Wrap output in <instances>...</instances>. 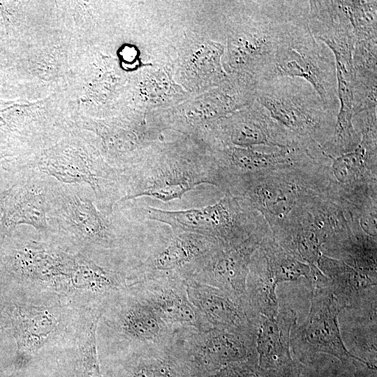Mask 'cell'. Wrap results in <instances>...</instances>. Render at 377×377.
Segmentation results:
<instances>
[{
	"mask_svg": "<svg viewBox=\"0 0 377 377\" xmlns=\"http://www.w3.org/2000/svg\"><path fill=\"white\" fill-rule=\"evenodd\" d=\"M309 283L310 309L290 340L300 362L319 353L332 355L341 363L353 360L367 362L352 354L343 341L338 318L346 307L333 293L327 277L318 270Z\"/></svg>",
	"mask_w": 377,
	"mask_h": 377,
	"instance_id": "obj_9",
	"label": "cell"
},
{
	"mask_svg": "<svg viewBox=\"0 0 377 377\" xmlns=\"http://www.w3.org/2000/svg\"><path fill=\"white\" fill-rule=\"evenodd\" d=\"M147 218L169 226L175 234L189 232L215 239L222 246L240 244L265 223L256 212L243 207L229 193L214 205L179 211L153 207L146 209Z\"/></svg>",
	"mask_w": 377,
	"mask_h": 377,
	"instance_id": "obj_7",
	"label": "cell"
},
{
	"mask_svg": "<svg viewBox=\"0 0 377 377\" xmlns=\"http://www.w3.org/2000/svg\"><path fill=\"white\" fill-rule=\"evenodd\" d=\"M269 230L265 222L254 235L243 242L231 246H218L203 260L190 281L222 290L246 306V280L251 257Z\"/></svg>",
	"mask_w": 377,
	"mask_h": 377,
	"instance_id": "obj_15",
	"label": "cell"
},
{
	"mask_svg": "<svg viewBox=\"0 0 377 377\" xmlns=\"http://www.w3.org/2000/svg\"><path fill=\"white\" fill-rule=\"evenodd\" d=\"M219 245L215 239L203 235L173 233L166 244L139 266L133 277L135 283L163 277L190 281L203 260Z\"/></svg>",
	"mask_w": 377,
	"mask_h": 377,
	"instance_id": "obj_16",
	"label": "cell"
},
{
	"mask_svg": "<svg viewBox=\"0 0 377 377\" xmlns=\"http://www.w3.org/2000/svg\"><path fill=\"white\" fill-rule=\"evenodd\" d=\"M36 167L64 183L84 182L109 212L124 196L125 177L85 146L64 141L43 150Z\"/></svg>",
	"mask_w": 377,
	"mask_h": 377,
	"instance_id": "obj_8",
	"label": "cell"
},
{
	"mask_svg": "<svg viewBox=\"0 0 377 377\" xmlns=\"http://www.w3.org/2000/svg\"><path fill=\"white\" fill-rule=\"evenodd\" d=\"M0 377H10V376L5 375L1 371H0Z\"/></svg>",
	"mask_w": 377,
	"mask_h": 377,
	"instance_id": "obj_34",
	"label": "cell"
},
{
	"mask_svg": "<svg viewBox=\"0 0 377 377\" xmlns=\"http://www.w3.org/2000/svg\"><path fill=\"white\" fill-rule=\"evenodd\" d=\"M104 308L89 309L77 337L81 377H103L97 351L96 330Z\"/></svg>",
	"mask_w": 377,
	"mask_h": 377,
	"instance_id": "obj_27",
	"label": "cell"
},
{
	"mask_svg": "<svg viewBox=\"0 0 377 377\" xmlns=\"http://www.w3.org/2000/svg\"><path fill=\"white\" fill-rule=\"evenodd\" d=\"M212 377H276L262 369L258 364L257 357L230 364Z\"/></svg>",
	"mask_w": 377,
	"mask_h": 377,
	"instance_id": "obj_29",
	"label": "cell"
},
{
	"mask_svg": "<svg viewBox=\"0 0 377 377\" xmlns=\"http://www.w3.org/2000/svg\"><path fill=\"white\" fill-rule=\"evenodd\" d=\"M331 163L325 157L242 177L226 193L258 213L272 232L297 205L329 190Z\"/></svg>",
	"mask_w": 377,
	"mask_h": 377,
	"instance_id": "obj_1",
	"label": "cell"
},
{
	"mask_svg": "<svg viewBox=\"0 0 377 377\" xmlns=\"http://www.w3.org/2000/svg\"><path fill=\"white\" fill-rule=\"evenodd\" d=\"M251 3L243 21L232 30L229 64L258 82L269 77L281 42L293 22L309 13V4L301 0Z\"/></svg>",
	"mask_w": 377,
	"mask_h": 377,
	"instance_id": "obj_3",
	"label": "cell"
},
{
	"mask_svg": "<svg viewBox=\"0 0 377 377\" xmlns=\"http://www.w3.org/2000/svg\"><path fill=\"white\" fill-rule=\"evenodd\" d=\"M308 14L300 17L289 28L276 50L267 79L284 76L302 78L314 88L330 110L338 113L334 57L313 35Z\"/></svg>",
	"mask_w": 377,
	"mask_h": 377,
	"instance_id": "obj_6",
	"label": "cell"
},
{
	"mask_svg": "<svg viewBox=\"0 0 377 377\" xmlns=\"http://www.w3.org/2000/svg\"><path fill=\"white\" fill-rule=\"evenodd\" d=\"M376 237L369 235L358 226L335 247L330 257L376 281Z\"/></svg>",
	"mask_w": 377,
	"mask_h": 377,
	"instance_id": "obj_26",
	"label": "cell"
},
{
	"mask_svg": "<svg viewBox=\"0 0 377 377\" xmlns=\"http://www.w3.org/2000/svg\"><path fill=\"white\" fill-rule=\"evenodd\" d=\"M292 309L279 311L274 316L257 318L256 350L258 366L276 377H295L299 362L290 351L291 330L297 321Z\"/></svg>",
	"mask_w": 377,
	"mask_h": 377,
	"instance_id": "obj_18",
	"label": "cell"
},
{
	"mask_svg": "<svg viewBox=\"0 0 377 377\" xmlns=\"http://www.w3.org/2000/svg\"><path fill=\"white\" fill-rule=\"evenodd\" d=\"M47 194L43 188L36 184L13 186L8 189L4 202L1 223L3 235L6 239L14 228L27 224L37 230L47 229Z\"/></svg>",
	"mask_w": 377,
	"mask_h": 377,
	"instance_id": "obj_24",
	"label": "cell"
},
{
	"mask_svg": "<svg viewBox=\"0 0 377 377\" xmlns=\"http://www.w3.org/2000/svg\"><path fill=\"white\" fill-rule=\"evenodd\" d=\"M113 309L110 325L124 339L144 346L168 344L173 328L138 295L124 298Z\"/></svg>",
	"mask_w": 377,
	"mask_h": 377,
	"instance_id": "obj_22",
	"label": "cell"
},
{
	"mask_svg": "<svg viewBox=\"0 0 377 377\" xmlns=\"http://www.w3.org/2000/svg\"><path fill=\"white\" fill-rule=\"evenodd\" d=\"M376 108L353 117L360 135L357 148L332 158L330 170L337 193L352 205L377 199V112Z\"/></svg>",
	"mask_w": 377,
	"mask_h": 377,
	"instance_id": "obj_11",
	"label": "cell"
},
{
	"mask_svg": "<svg viewBox=\"0 0 377 377\" xmlns=\"http://www.w3.org/2000/svg\"><path fill=\"white\" fill-rule=\"evenodd\" d=\"M296 377H345L343 364L330 367H319L311 361L309 363L300 362Z\"/></svg>",
	"mask_w": 377,
	"mask_h": 377,
	"instance_id": "obj_31",
	"label": "cell"
},
{
	"mask_svg": "<svg viewBox=\"0 0 377 377\" xmlns=\"http://www.w3.org/2000/svg\"><path fill=\"white\" fill-rule=\"evenodd\" d=\"M171 346L200 373L212 376L224 367L257 357L256 334L210 327H182Z\"/></svg>",
	"mask_w": 377,
	"mask_h": 377,
	"instance_id": "obj_12",
	"label": "cell"
},
{
	"mask_svg": "<svg viewBox=\"0 0 377 377\" xmlns=\"http://www.w3.org/2000/svg\"><path fill=\"white\" fill-rule=\"evenodd\" d=\"M8 192V189L0 193V244L5 240L2 233L1 223L3 215L4 202Z\"/></svg>",
	"mask_w": 377,
	"mask_h": 377,
	"instance_id": "obj_33",
	"label": "cell"
},
{
	"mask_svg": "<svg viewBox=\"0 0 377 377\" xmlns=\"http://www.w3.org/2000/svg\"><path fill=\"white\" fill-rule=\"evenodd\" d=\"M218 132L223 145L310 149L279 124L258 101L221 124Z\"/></svg>",
	"mask_w": 377,
	"mask_h": 377,
	"instance_id": "obj_19",
	"label": "cell"
},
{
	"mask_svg": "<svg viewBox=\"0 0 377 377\" xmlns=\"http://www.w3.org/2000/svg\"><path fill=\"white\" fill-rule=\"evenodd\" d=\"M353 27L355 38L377 36V1H341Z\"/></svg>",
	"mask_w": 377,
	"mask_h": 377,
	"instance_id": "obj_28",
	"label": "cell"
},
{
	"mask_svg": "<svg viewBox=\"0 0 377 377\" xmlns=\"http://www.w3.org/2000/svg\"><path fill=\"white\" fill-rule=\"evenodd\" d=\"M3 296L15 345L11 364L15 370H19L59 334L64 327V312L59 304H32L19 294Z\"/></svg>",
	"mask_w": 377,
	"mask_h": 377,
	"instance_id": "obj_13",
	"label": "cell"
},
{
	"mask_svg": "<svg viewBox=\"0 0 377 377\" xmlns=\"http://www.w3.org/2000/svg\"><path fill=\"white\" fill-rule=\"evenodd\" d=\"M13 345L15 342L5 311V297L0 293V367L7 357L10 358V355L13 357L14 353L12 351Z\"/></svg>",
	"mask_w": 377,
	"mask_h": 377,
	"instance_id": "obj_30",
	"label": "cell"
},
{
	"mask_svg": "<svg viewBox=\"0 0 377 377\" xmlns=\"http://www.w3.org/2000/svg\"><path fill=\"white\" fill-rule=\"evenodd\" d=\"M212 156L220 169L225 193L232 184L242 177L323 158L326 155L321 150L272 148L266 151L221 144Z\"/></svg>",
	"mask_w": 377,
	"mask_h": 377,
	"instance_id": "obj_17",
	"label": "cell"
},
{
	"mask_svg": "<svg viewBox=\"0 0 377 377\" xmlns=\"http://www.w3.org/2000/svg\"><path fill=\"white\" fill-rule=\"evenodd\" d=\"M54 205L59 227L76 242L104 249L119 245L121 235L114 221L98 210L91 199L61 191Z\"/></svg>",
	"mask_w": 377,
	"mask_h": 377,
	"instance_id": "obj_14",
	"label": "cell"
},
{
	"mask_svg": "<svg viewBox=\"0 0 377 377\" xmlns=\"http://www.w3.org/2000/svg\"><path fill=\"white\" fill-rule=\"evenodd\" d=\"M313 267L296 259L275 241L271 230L268 231L249 265L245 300L252 316L257 319L259 316H276L279 311L277 286L302 277L309 281Z\"/></svg>",
	"mask_w": 377,
	"mask_h": 377,
	"instance_id": "obj_10",
	"label": "cell"
},
{
	"mask_svg": "<svg viewBox=\"0 0 377 377\" xmlns=\"http://www.w3.org/2000/svg\"><path fill=\"white\" fill-rule=\"evenodd\" d=\"M345 377H376V367L366 362L353 360L343 363Z\"/></svg>",
	"mask_w": 377,
	"mask_h": 377,
	"instance_id": "obj_32",
	"label": "cell"
},
{
	"mask_svg": "<svg viewBox=\"0 0 377 377\" xmlns=\"http://www.w3.org/2000/svg\"><path fill=\"white\" fill-rule=\"evenodd\" d=\"M138 296L171 327L208 329L190 302L186 281L174 278L145 279L134 284Z\"/></svg>",
	"mask_w": 377,
	"mask_h": 377,
	"instance_id": "obj_21",
	"label": "cell"
},
{
	"mask_svg": "<svg viewBox=\"0 0 377 377\" xmlns=\"http://www.w3.org/2000/svg\"><path fill=\"white\" fill-rule=\"evenodd\" d=\"M257 101L304 147L320 149L331 139L337 113L300 77H276L257 82Z\"/></svg>",
	"mask_w": 377,
	"mask_h": 377,
	"instance_id": "obj_5",
	"label": "cell"
},
{
	"mask_svg": "<svg viewBox=\"0 0 377 377\" xmlns=\"http://www.w3.org/2000/svg\"><path fill=\"white\" fill-rule=\"evenodd\" d=\"M188 300L207 328L256 334L257 320L241 300L219 288L186 281Z\"/></svg>",
	"mask_w": 377,
	"mask_h": 377,
	"instance_id": "obj_20",
	"label": "cell"
},
{
	"mask_svg": "<svg viewBox=\"0 0 377 377\" xmlns=\"http://www.w3.org/2000/svg\"><path fill=\"white\" fill-rule=\"evenodd\" d=\"M129 360L121 377H212L197 370L170 342L144 347Z\"/></svg>",
	"mask_w": 377,
	"mask_h": 377,
	"instance_id": "obj_25",
	"label": "cell"
},
{
	"mask_svg": "<svg viewBox=\"0 0 377 377\" xmlns=\"http://www.w3.org/2000/svg\"><path fill=\"white\" fill-rule=\"evenodd\" d=\"M169 149L142 158L123 173L126 182L120 202L142 196L163 202L181 199L202 184L223 191V179L212 156Z\"/></svg>",
	"mask_w": 377,
	"mask_h": 377,
	"instance_id": "obj_4",
	"label": "cell"
},
{
	"mask_svg": "<svg viewBox=\"0 0 377 377\" xmlns=\"http://www.w3.org/2000/svg\"><path fill=\"white\" fill-rule=\"evenodd\" d=\"M316 266L327 277L333 293L346 309L376 306V281L344 262L325 255L320 256Z\"/></svg>",
	"mask_w": 377,
	"mask_h": 377,
	"instance_id": "obj_23",
	"label": "cell"
},
{
	"mask_svg": "<svg viewBox=\"0 0 377 377\" xmlns=\"http://www.w3.org/2000/svg\"><path fill=\"white\" fill-rule=\"evenodd\" d=\"M360 225L355 209L333 188L297 205L272 232L275 241L298 260L316 265Z\"/></svg>",
	"mask_w": 377,
	"mask_h": 377,
	"instance_id": "obj_2",
	"label": "cell"
}]
</instances>
